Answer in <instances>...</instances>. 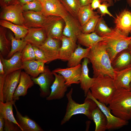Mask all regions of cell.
Returning <instances> with one entry per match:
<instances>
[{"instance_id":"cell-1","label":"cell","mask_w":131,"mask_h":131,"mask_svg":"<svg viewBox=\"0 0 131 131\" xmlns=\"http://www.w3.org/2000/svg\"><path fill=\"white\" fill-rule=\"evenodd\" d=\"M87 58L91 63L93 77L99 75L108 76L114 78V70L111 61L102 41L91 47Z\"/></svg>"},{"instance_id":"cell-2","label":"cell","mask_w":131,"mask_h":131,"mask_svg":"<svg viewBox=\"0 0 131 131\" xmlns=\"http://www.w3.org/2000/svg\"><path fill=\"white\" fill-rule=\"evenodd\" d=\"M111 113L115 116L128 121L131 119V91L116 89L108 104Z\"/></svg>"},{"instance_id":"cell-3","label":"cell","mask_w":131,"mask_h":131,"mask_svg":"<svg viewBox=\"0 0 131 131\" xmlns=\"http://www.w3.org/2000/svg\"><path fill=\"white\" fill-rule=\"evenodd\" d=\"M94 78V82L90 89L91 94L99 102L107 105L116 89L113 78L103 75Z\"/></svg>"},{"instance_id":"cell-4","label":"cell","mask_w":131,"mask_h":131,"mask_svg":"<svg viewBox=\"0 0 131 131\" xmlns=\"http://www.w3.org/2000/svg\"><path fill=\"white\" fill-rule=\"evenodd\" d=\"M73 90V89L71 88L66 94L68 102L65 114L61 122V125L68 121L73 115L78 114L84 115L88 119L92 120V113L97 106L96 103L90 98H85L84 103L82 104L76 102L72 98Z\"/></svg>"},{"instance_id":"cell-5","label":"cell","mask_w":131,"mask_h":131,"mask_svg":"<svg viewBox=\"0 0 131 131\" xmlns=\"http://www.w3.org/2000/svg\"><path fill=\"white\" fill-rule=\"evenodd\" d=\"M102 41L104 44L111 61L117 54L128 49L131 41V36H126L122 34L115 29L110 33L103 35Z\"/></svg>"},{"instance_id":"cell-6","label":"cell","mask_w":131,"mask_h":131,"mask_svg":"<svg viewBox=\"0 0 131 131\" xmlns=\"http://www.w3.org/2000/svg\"><path fill=\"white\" fill-rule=\"evenodd\" d=\"M0 18L14 24L24 26L25 19L22 6L17 2L1 8Z\"/></svg>"},{"instance_id":"cell-7","label":"cell","mask_w":131,"mask_h":131,"mask_svg":"<svg viewBox=\"0 0 131 131\" xmlns=\"http://www.w3.org/2000/svg\"><path fill=\"white\" fill-rule=\"evenodd\" d=\"M86 98L93 100L106 116L107 122V130H111L122 127L128 124V121L117 117L112 114L109 107L105 104L99 102L92 95L90 90L88 91Z\"/></svg>"},{"instance_id":"cell-8","label":"cell","mask_w":131,"mask_h":131,"mask_svg":"<svg viewBox=\"0 0 131 131\" xmlns=\"http://www.w3.org/2000/svg\"><path fill=\"white\" fill-rule=\"evenodd\" d=\"M21 72L20 69L5 74L2 93L3 102L13 100V94L19 82Z\"/></svg>"},{"instance_id":"cell-9","label":"cell","mask_w":131,"mask_h":131,"mask_svg":"<svg viewBox=\"0 0 131 131\" xmlns=\"http://www.w3.org/2000/svg\"><path fill=\"white\" fill-rule=\"evenodd\" d=\"M65 25L63 18L56 16H48L44 27L47 38L61 40L63 35Z\"/></svg>"},{"instance_id":"cell-10","label":"cell","mask_w":131,"mask_h":131,"mask_svg":"<svg viewBox=\"0 0 131 131\" xmlns=\"http://www.w3.org/2000/svg\"><path fill=\"white\" fill-rule=\"evenodd\" d=\"M31 78L34 83L38 85L40 87V96L42 98L48 96L50 93V87L55 79L52 72L46 67L44 71L38 77Z\"/></svg>"},{"instance_id":"cell-11","label":"cell","mask_w":131,"mask_h":131,"mask_svg":"<svg viewBox=\"0 0 131 131\" xmlns=\"http://www.w3.org/2000/svg\"><path fill=\"white\" fill-rule=\"evenodd\" d=\"M55 80L50 87V95L46 98V100L50 101L59 99L63 98L68 87L65 84V80L61 75L52 71Z\"/></svg>"},{"instance_id":"cell-12","label":"cell","mask_w":131,"mask_h":131,"mask_svg":"<svg viewBox=\"0 0 131 131\" xmlns=\"http://www.w3.org/2000/svg\"><path fill=\"white\" fill-rule=\"evenodd\" d=\"M114 29L122 34L128 36L131 33V11L125 9L114 17Z\"/></svg>"},{"instance_id":"cell-13","label":"cell","mask_w":131,"mask_h":131,"mask_svg":"<svg viewBox=\"0 0 131 131\" xmlns=\"http://www.w3.org/2000/svg\"><path fill=\"white\" fill-rule=\"evenodd\" d=\"M82 70L80 64L77 66L65 68H58L52 72L62 75L65 80V84L68 87L74 84L80 83Z\"/></svg>"},{"instance_id":"cell-14","label":"cell","mask_w":131,"mask_h":131,"mask_svg":"<svg viewBox=\"0 0 131 131\" xmlns=\"http://www.w3.org/2000/svg\"><path fill=\"white\" fill-rule=\"evenodd\" d=\"M61 45L60 40L47 38L45 42L38 48L43 51L50 62L59 59V50Z\"/></svg>"},{"instance_id":"cell-15","label":"cell","mask_w":131,"mask_h":131,"mask_svg":"<svg viewBox=\"0 0 131 131\" xmlns=\"http://www.w3.org/2000/svg\"><path fill=\"white\" fill-rule=\"evenodd\" d=\"M63 18L65 25L63 35L76 42L78 36L82 33V26L78 20L69 14Z\"/></svg>"},{"instance_id":"cell-16","label":"cell","mask_w":131,"mask_h":131,"mask_svg":"<svg viewBox=\"0 0 131 131\" xmlns=\"http://www.w3.org/2000/svg\"><path fill=\"white\" fill-rule=\"evenodd\" d=\"M23 14L25 19L24 26L28 28H44L48 16L45 15L42 11H23Z\"/></svg>"},{"instance_id":"cell-17","label":"cell","mask_w":131,"mask_h":131,"mask_svg":"<svg viewBox=\"0 0 131 131\" xmlns=\"http://www.w3.org/2000/svg\"><path fill=\"white\" fill-rule=\"evenodd\" d=\"M42 12L47 16H54L63 18L69 13L60 0H45Z\"/></svg>"},{"instance_id":"cell-18","label":"cell","mask_w":131,"mask_h":131,"mask_svg":"<svg viewBox=\"0 0 131 131\" xmlns=\"http://www.w3.org/2000/svg\"><path fill=\"white\" fill-rule=\"evenodd\" d=\"M47 37L44 28H28V32L24 38L28 43L38 47L45 41Z\"/></svg>"},{"instance_id":"cell-19","label":"cell","mask_w":131,"mask_h":131,"mask_svg":"<svg viewBox=\"0 0 131 131\" xmlns=\"http://www.w3.org/2000/svg\"><path fill=\"white\" fill-rule=\"evenodd\" d=\"M113 78L116 89H123L130 90L131 82V65L119 71L114 70Z\"/></svg>"},{"instance_id":"cell-20","label":"cell","mask_w":131,"mask_h":131,"mask_svg":"<svg viewBox=\"0 0 131 131\" xmlns=\"http://www.w3.org/2000/svg\"><path fill=\"white\" fill-rule=\"evenodd\" d=\"M22 51L16 52L8 59H4L0 54V60L3 65L5 74L23 69V62L21 59Z\"/></svg>"},{"instance_id":"cell-21","label":"cell","mask_w":131,"mask_h":131,"mask_svg":"<svg viewBox=\"0 0 131 131\" xmlns=\"http://www.w3.org/2000/svg\"><path fill=\"white\" fill-rule=\"evenodd\" d=\"M34 84L30 76L25 72L21 71L19 82L13 94V100L16 101L19 99L20 97L25 96L27 94L28 89Z\"/></svg>"},{"instance_id":"cell-22","label":"cell","mask_w":131,"mask_h":131,"mask_svg":"<svg viewBox=\"0 0 131 131\" xmlns=\"http://www.w3.org/2000/svg\"><path fill=\"white\" fill-rule=\"evenodd\" d=\"M16 119L22 131H43L40 126L26 115L23 116L18 110L15 103Z\"/></svg>"},{"instance_id":"cell-23","label":"cell","mask_w":131,"mask_h":131,"mask_svg":"<svg viewBox=\"0 0 131 131\" xmlns=\"http://www.w3.org/2000/svg\"><path fill=\"white\" fill-rule=\"evenodd\" d=\"M112 67L119 71L131 65V51L128 49L118 53L111 61Z\"/></svg>"},{"instance_id":"cell-24","label":"cell","mask_w":131,"mask_h":131,"mask_svg":"<svg viewBox=\"0 0 131 131\" xmlns=\"http://www.w3.org/2000/svg\"><path fill=\"white\" fill-rule=\"evenodd\" d=\"M61 40V45L59 50V59L67 61L76 48V42L63 35Z\"/></svg>"},{"instance_id":"cell-25","label":"cell","mask_w":131,"mask_h":131,"mask_svg":"<svg viewBox=\"0 0 131 131\" xmlns=\"http://www.w3.org/2000/svg\"><path fill=\"white\" fill-rule=\"evenodd\" d=\"M89 62V60L87 58H84L82 64V72L80 80V87L83 91L85 97L93 84L95 80V78H91L89 76L88 64Z\"/></svg>"},{"instance_id":"cell-26","label":"cell","mask_w":131,"mask_h":131,"mask_svg":"<svg viewBox=\"0 0 131 131\" xmlns=\"http://www.w3.org/2000/svg\"><path fill=\"white\" fill-rule=\"evenodd\" d=\"M45 64L36 60L24 61L23 69L32 78H36L45 71L46 67Z\"/></svg>"},{"instance_id":"cell-27","label":"cell","mask_w":131,"mask_h":131,"mask_svg":"<svg viewBox=\"0 0 131 131\" xmlns=\"http://www.w3.org/2000/svg\"><path fill=\"white\" fill-rule=\"evenodd\" d=\"M103 40V37L98 35L95 32L88 34L82 32L77 38V40L80 44L90 48Z\"/></svg>"},{"instance_id":"cell-28","label":"cell","mask_w":131,"mask_h":131,"mask_svg":"<svg viewBox=\"0 0 131 131\" xmlns=\"http://www.w3.org/2000/svg\"><path fill=\"white\" fill-rule=\"evenodd\" d=\"M90 49V48H83L78 45L67 61V66L72 67L80 64L83 58H87Z\"/></svg>"},{"instance_id":"cell-29","label":"cell","mask_w":131,"mask_h":131,"mask_svg":"<svg viewBox=\"0 0 131 131\" xmlns=\"http://www.w3.org/2000/svg\"><path fill=\"white\" fill-rule=\"evenodd\" d=\"M0 25L12 31L14 34L15 37L17 39H24L28 32V28L24 26L15 24L4 20H0Z\"/></svg>"},{"instance_id":"cell-30","label":"cell","mask_w":131,"mask_h":131,"mask_svg":"<svg viewBox=\"0 0 131 131\" xmlns=\"http://www.w3.org/2000/svg\"><path fill=\"white\" fill-rule=\"evenodd\" d=\"M91 117L95 124V131H105L107 130L106 118L98 106L93 111Z\"/></svg>"},{"instance_id":"cell-31","label":"cell","mask_w":131,"mask_h":131,"mask_svg":"<svg viewBox=\"0 0 131 131\" xmlns=\"http://www.w3.org/2000/svg\"><path fill=\"white\" fill-rule=\"evenodd\" d=\"M16 101L13 100L5 102L0 101V116L5 119L16 124L20 128L14 116L13 112V106Z\"/></svg>"},{"instance_id":"cell-32","label":"cell","mask_w":131,"mask_h":131,"mask_svg":"<svg viewBox=\"0 0 131 131\" xmlns=\"http://www.w3.org/2000/svg\"><path fill=\"white\" fill-rule=\"evenodd\" d=\"M91 8L90 5L82 6L77 14V18L81 26L86 23L97 13Z\"/></svg>"},{"instance_id":"cell-33","label":"cell","mask_w":131,"mask_h":131,"mask_svg":"<svg viewBox=\"0 0 131 131\" xmlns=\"http://www.w3.org/2000/svg\"><path fill=\"white\" fill-rule=\"evenodd\" d=\"M8 37L11 41V50L8 54V57H11L16 52L22 51L28 43L23 39H17L15 38L11 33L8 34Z\"/></svg>"},{"instance_id":"cell-34","label":"cell","mask_w":131,"mask_h":131,"mask_svg":"<svg viewBox=\"0 0 131 131\" xmlns=\"http://www.w3.org/2000/svg\"><path fill=\"white\" fill-rule=\"evenodd\" d=\"M68 13L77 18L78 11L82 6L79 0H60Z\"/></svg>"},{"instance_id":"cell-35","label":"cell","mask_w":131,"mask_h":131,"mask_svg":"<svg viewBox=\"0 0 131 131\" xmlns=\"http://www.w3.org/2000/svg\"><path fill=\"white\" fill-rule=\"evenodd\" d=\"M5 28L0 27V54L2 56L6 53L8 54L9 41L6 37V31Z\"/></svg>"},{"instance_id":"cell-36","label":"cell","mask_w":131,"mask_h":131,"mask_svg":"<svg viewBox=\"0 0 131 131\" xmlns=\"http://www.w3.org/2000/svg\"><path fill=\"white\" fill-rule=\"evenodd\" d=\"M100 16L97 13L82 26V32L88 34L94 32Z\"/></svg>"},{"instance_id":"cell-37","label":"cell","mask_w":131,"mask_h":131,"mask_svg":"<svg viewBox=\"0 0 131 131\" xmlns=\"http://www.w3.org/2000/svg\"><path fill=\"white\" fill-rule=\"evenodd\" d=\"M21 59L23 62L36 60L34 50L31 44L28 43L23 50Z\"/></svg>"},{"instance_id":"cell-38","label":"cell","mask_w":131,"mask_h":131,"mask_svg":"<svg viewBox=\"0 0 131 131\" xmlns=\"http://www.w3.org/2000/svg\"><path fill=\"white\" fill-rule=\"evenodd\" d=\"M112 29L109 28L102 17L100 16L96 26L94 32L101 36L111 32Z\"/></svg>"},{"instance_id":"cell-39","label":"cell","mask_w":131,"mask_h":131,"mask_svg":"<svg viewBox=\"0 0 131 131\" xmlns=\"http://www.w3.org/2000/svg\"><path fill=\"white\" fill-rule=\"evenodd\" d=\"M23 11H28L35 12L42 11L43 6L39 0H35L28 3L22 6Z\"/></svg>"},{"instance_id":"cell-40","label":"cell","mask_w":131,"mask_h":131,"mask_svg":"<svg viewBox=\"0 0 131 131\" xmlns=\"http://www.w3.org/2000/svg\"><path fill=\"white\" fill-rule=\"evenodd\" d=\"M4 130L5 131H22L16 124L7 119H5Z\"/></svg>"},{"instance_id":"cell-41","label":"cell","mask_w":131,"mask_h":131,"mask_svg":"<svg viewBox=\"0 0 131 131\" xmlns=\"http://www.w3.org/2000/svg\"><path fill=\"white\" fill-rule=\"evenodd\" d=\"M34 50L36 60L45 63L49 62V61L43 51L38 47L33 46Z\"/></svg>"},{"instance_id":"cell-42","label":"cell","mask_w":131,"mask_h":131,"mask_svg":"<svg viewBox=\"0 0 131 131\" xmlns=\"http://www.w3.org/2000/svg\"><path fill=\"white\" fill-rule=\"evenodd\" d=\"M110 6V4L106 1L103 2L100 5L98 9V11L100 14L101 17L107 14L110 17H114L113 15L109 11L108 8Z\"/></svg>"},{"instance_id":"cell-43","label":"cell","mask_w":131,"mask_h":131,"mask_svg":"<svg viewBox=\"0 0 131 131\" xmlns=\"http://www.w3.org/2000/svg\"><path fill=\"white\" fill-rule=\"evenodd\" d=\"M17 2V0H0V6L1 8L15 3Z\"/></svg>"},{"instance_id":"cell-44","label":"cell","mask_w":131,"mask_h":131,"mask_svg":"<svg viewBox=\"0 0 131 131\" xmlns=\"http://www.w3.org/2000/svg\"><path fill=\"white\" fill-rule=\"evenodd\" d=\"M102 3V0H92L90 6L91 9L94 10L98 8Z\"/></svg>"},{"instance_id":"cell-45","label":"cell","mask_w":131,"mask_h":131,"mask_svg":"<svg viewBox=\"0 0 131 131\" xmlns=\"http://www.w3.org/2000/svg\"><path fill=\"white\" fill-rule=\"evenodd\" d=\"M5 74L0 75V101L3 102L2 98V90Z\"/></svg>"},{"instance_id":"cell-46","label":"cell","mask_w":131,"mask_h":131,"mask_svg":"<svg viewBox=\"0 0 131 131\" xmlns=\"http://www.w3.org/2000/svg\"><path fill=\"white\" fill-rule=\"evenodd\" d=\"M4 119L2 116H0V131H4Z\"/></svg>"},{"instance_id":"cell-47","label":"cell","mask_w":131,"mask_h":131,"mask_svg":"<svg viewBox=\"0 0 131 131\" xmlns=\"http://www.w3.org/2000/svg\"><path fill=\"white\" fill-rule=\"evenodd\" d=\"M82 6L90 5L92 0H79Z\"/></svg>"},{"instance_id":"cell-48","label":"cell","mask_w":131,"mask_h":131,"mask_svg":"<svg viewBox=\"0 0 131 131\" xmlns=\"http://www.w3.org/2000/svg\"><path fill=\"white\" fill-rule=\"evenodd\" d=\"M35 0H17V2L22 6L28 3Z\"/></svg>"},{"instance_id":"cell-49","label":"cell","mask_w":131,"mask_h":131,"mask_svg":"<svg viewBox=\"0 0 131 131\" xmlns=\"http://www.w3.org/2000/svg\"><path fill=\"white\" fill-rule=\"evenodd\" d=\"M4 67L2 63L0 60V75H5Z\"/></svg>"},{"instance_id":"cell-50","label":"cell","mask_w":131,"mask_h":131,"mask_svg":"<svg viewBox=\"0 0 131 131\" xmlns=\"http://www.w3.org/2000/svg\"><path fill=\"white\" fill-rule=\"evenodd\" d=\"M104 1L107 2L110 4V6H113L114 4L113 0H102V3Z\"/></svg>"},{"instance_id":"cell-51","label":"cell","mask_w":131,"mask_h":131,"mask_svg":"<svg viewBox=\"0 0 131 131\" xmlns=\"http://www.w3.org/2000/svg\"><path fill=\"white\" fill-rule=\"evenodd\" d=\"M129 6L131 7V0H126Z\"/></svg>"},{"instance_id":"cell-52","label":"cell","mask_w":131,"mask_h":131,"mask_svg":"<svg viewBox=\"0 0 131 131\" xmlns=\"http://www.w3.org/2000/svg\"><path fill=\"white\" fill-rule=\"evenodd\" d=\"M39 0L41 2L42 5V6L43 7L44 6L45 3V0Z\"/></svg>"},{"instance_id":"cell-53","label":"cell","mask_w":131,"mask_h":131,"mask_svg":"<svg viewBox=\"0 0 131 131\" xmlns=\"http://www.w3.org/2000/svg\"><path fill=\"white\" fill-rule=\"evenodd\" d=\"M128 49L131 51V41L128 45Z\"/></svg>"},{"instance_id":"cell-54","label":"cell","mask_w":131,"mask_h":131,"mask_svg":"<svg viewBox=\"0 0 131 131\" xmlns=\"http://www.w3.org/2000/svg\"><path fill=\"white\" fill-rule=\"evenodd\" d=\"M121 0H114V1L115 2V3L116 2H117L118 1H120Z\"/></svg>"},{"instance_id":"cell-55","label":"cell","mask_w":131,"mask_h":131,"mask_svg":"<svg viewBox=\"0 0 131 131\" xmlns=\"http://www.w3.org/2000/svg\"><path fill=\"white\" fill-rule=\"evenodd\" d=\"M130 90L131 91V82L130 84Z\"/></svg>"}]
</instances>
